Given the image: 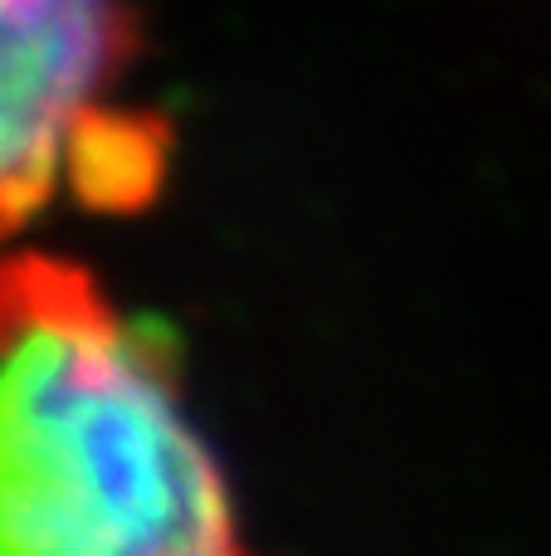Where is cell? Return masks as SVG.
Here are the masks:
<instances>
[{
    "label": "cell",
    "instance_id": "obj_2",
    "mask_svg": "<svg viewBox=\"0 0 551 556\" xmlns=\"http://www.w3.org/2000/svg\"><path fill=\"white\" fill-rule=\"evenodd\" d=\"M142 54L132 0H0V244L59 195L137 215L171 166V127L123 103Z\"/></svg>",
    "mask_w": 551,
    "mask_h": 556
},
{
    "label": "cell",
    "instance_id": "obj_1",
    "mask_svg": "<svg viewBox=\"0 0 551 556\" xmlns=\"http://www.w3.org/2000/svg\"><path fill=\"white\" fill-rule=\"evenodd\" d=\"M0 556H264L181 337L25 244H0Z\"/></svg>",
    "mask_w": 551,
    "mask_h": 556
}]
</instances>
